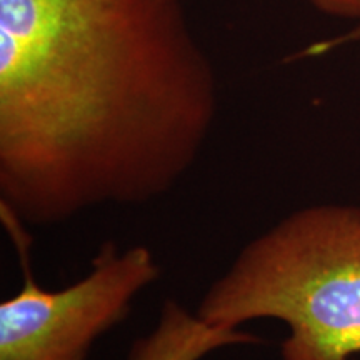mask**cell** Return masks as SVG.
Segmentation results:
<instances>
[{"instance_id":"cell-1","label":"cell","mask_w":360,"mask_h":360,"mask_svg":"<svg viewBox=\"0 0 360 360\" xmlns=\"http://www.w3.org/2000/svg\"><path fill=\"white\" fill-rule=\"evenodd\" d=\"M217 107L179 0H0V199L17 222L160 199Z\"/></svg>"},{"instance_id":"cell-2","label":"cell","mask_w":360,"mask_h":360,"mask_svg":"<svg viewBox=\"0 0 360 360\" xmlns=\"http://www.w3.org/2000/svg\"><path fill=\"white\" fill-rule=\"evenodd\" d=\"M197 315L224 328L283 322L282 360L360 354V209L319 204L287 215L238 252Z\"/></svg>"},{"instance_id":"cell-3","label":"cell","mask_w":360,"mask_h":360,"mask_svg":"<svg viewBox=\"0 0 360 360\" xmlns=\"http://www.w3.org/2000/svg\"><path fill=\"white\" fill-rule=\"evenodd\" d=\"M160 267L152 252H120L105 242L90 272L62 290H45L30 272L15 295L0 304V360H87L98 337L130 312Z\"/></svg>"},{"instance_id":"cell-4","label":"cell","mask_w":360,"mask_h":360,"mask_svg":"<svg viewBox=\"0 0 360 360\" xmlns=\"http://www.w3.org/2000/svg\"><path fill=\"white\" fill-rule=\"evenodd\" d=\"M259 342L257 335L240 328L210 326L169 299L162 305L154 330L134 342L127 360H200L222 347Z\"/></svg>"},{"instance_id":"cell-5","label":"cell","mask_w":360,"mask_h":360,"mask_svg":"<svg viewBox=\"0 0 360 360\" xmlns=\"http://www.w3.org/2000/svg\"><path fill=\"white\" fill-rule=\"evenodd\" d=\"M307 2L327 15L352 19L360 24V0H307Z\"/></svg>"},{"instance_id":"cell-6","label":"cell","mask_w":360,"mask_h":360,"mask_svg":"<svg viewBox=\"0 0 360 360\" xmlns=\"http://www.w3.org/2000/svg\"><path fill=\"white\" fill-rule=\"evenodd\" d=\"M355 42H360V24L355 25L354 29L347 30V32L335 35V37H332V39H327L326 45H327L328 51H335V49H340V47H344V45L355 44Z\"/></svg>"}]
</instances>
